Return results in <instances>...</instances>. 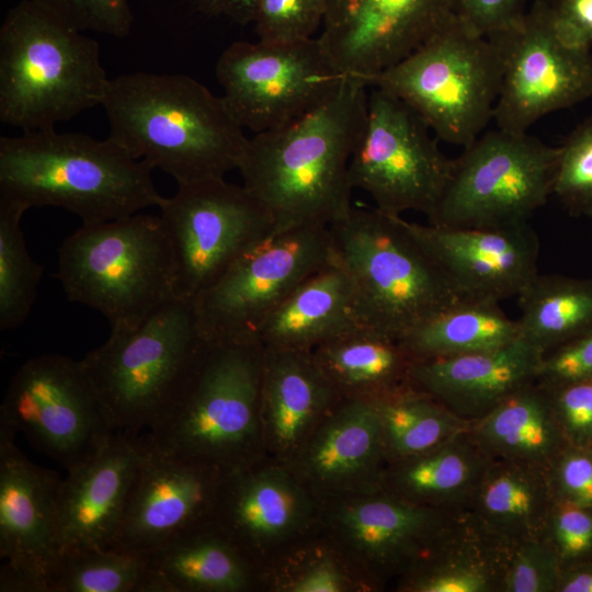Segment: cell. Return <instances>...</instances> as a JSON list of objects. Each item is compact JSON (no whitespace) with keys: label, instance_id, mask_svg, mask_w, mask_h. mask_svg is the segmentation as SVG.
<instances>
[{"label":"cell","instance_id":"6da1fadb","mask_svg":"<svg viewBox=\"0 0 592 592\" xmlns=\"http://www.w3.org/2000/svg\"><path fill=\"white\" fill-rule=\"evenodd\" d=\"M366 88L349 77L315 111L248 139L238 170L269 213L273 235L329 227L351 210L349 163L366 124Z\"/></svg>","mask_w":592,"mask_h":592},{"label":"cell","instance_id":"7a4b0ae2","mask_svg":"<svg viewBox=\"0 0 592 592\" xmlns=\"http://www.w3.org/2000/svg\"><path fill=\"white\" fill-rule=\"evenodd\" d=\"M102 106L107 137L178 184L225 178L249 139L223 98L183 73L119 75Z\"/></svg>","mask_w":592,"mask_h":592},{"label":"cell","instance_id":"3957f363","mask_svg":"<svg viewBox=\"0 0 592 592\" xmlns=\"http://www.w3.org/2000/svg\"><path fill=\"white\" fill-rule=\"evenodd\" d=\"M151 172L110 137L48 128L0 138V198L60 207L83 225L158 207Z\"/></svg>","mask_w":592,"mask_h":592},{"label":"cell","instance_id":"277c9868","mask_svg":"<svg viewBox=\"0 0 592 592\" xmlns=\"http://www.w3.org/2000/svg\"><path fill=\"white\" fill-rule=\"evenodd\" d=\"M110 78L93 38L27 1L0 27V121L22 132L55 128L103 104Z\"/></svg>","mask_w":592,"mask_h":592},{"label":"cell","instance_id":"5b68a950","mask_svg":"<svg viewBox=\"0 0 592 592\" xmlns=\"http://www.w3.org/2000/svg\"><path fill=\"white\" fill-rule=\"evenodd\" d=\"M329 230L362 327L399 340L463 300L401 216L352 206Z\"/></svg>","mask_w":592,"mask_h":592},{"label":"cell","instance_id":"8992f818","mask_svg":"<svg viewBox=\"0 0 592 592\" xmlns=\"http://www.w3.org/2000/svg\"><path fill=\"white\" fill-rule=\"evenodd\" d=\"M207 341L194 301L175 297L79 362L112 429L146 433L173 407Z\"/></svg>","mask_w":592,"mask_h":592},{"label":"cell","instance_id":"52a82bcc","mask_svg":"<svg viewBox=\"0 0 592 592\" xmlns=\"http://www.w3.org/2000/svg\"><path fill=\"white\" fill-rule=\"evenodd\" d=\"M264 345L209 340L180 397L145 433L158 449L221 470L263 455L261 387Z\"/></svg>","mask_w":592,"mask_h":592},{"label":"cell","instance_id":"ba28073f","mask_svg":"<svg viewBox=\"0 0 592 592\" xmlns=\"http://www.w3.org/2000/svg\"><path fill=\"white\" fill-rule=\"evenodd\" d=\"M68 299L100 311L111 332L133 329L175 298L171 247L159 215L83 225L58 249Z\"/></svg>","mask_w":592,"mask_h":592},{"label":"cell","instance_id":"9c48e42d","mask_svg":"<svg viewBox=\"0 0 592 592\" xmlns=\"http://www.w3.org/2000/svg\"><path fill=\"white\" fill-rule=\"evenodd\" d=\"M501 76L496 41L453 15L411 54L371 78L367 87L407 103L439 140L466 147L493 119Z\"/></svg>","mask_w":592,"mask_h":592},{"label":"cell","instance_id":"30bf717a","mask_svg":"<svg viewBox=\"0 0 592 592\" xmlns=\"http://www.w3.org/2000/svg\"><path fill=\"white\" fill-rule=\"evenodd\" d=\"M559 146L501 128L477 137L453 167L429 224L503 228L527 224L553 194Z\"/></svg>","mask_w":592,"mask_h":592},{"label":"cell","instance_id":"8fae6325","mask_svg":"<svg viewBox=\"0 0 592 592\" xmlns=\"http://www.w3.org/2000/svg\"><path fill=\"white\" fill-rule=\"evenodd\" d=\"M319 501L320 532L377 590L396 588L473 525L467 512L418 504L383 487Z\"/></svg>","mask_w":592,"mask_h":592},{"label":"cell","instance_id":"7c38bea8","mask_svg":"<svg viewBox=\"0 0 592 592\" xmlns=\"http://www.w3.org/2000/svg\"><path fill=\"white\" fill-rule=\"evenodd\" d=\"M232 117L254 134L283 128L329 101L346 78L318 38L292 43L238 41L215 67Z\"/></svg>","mask_w":592,"mask_h":592},{"label":"cell","instance_id":"4fadbf2b","mask_svg":"<svg viewBox=\"0 0 592 592\" xmlns=\"http://www.w3.org/2000/svg\"><path fill=\"white\" fill-rule=\"evenodd\" d=\"M158 208L173 257L175 297L191 301L273 235L264 206L243 185L225 178L178 184Z\"/></svg>","mask_w":592,"mask_h":592},{"label":"cell","instance_id":"5bb4252c","mask_svg":"<svg viewBox=\"0 0 592 592\" xmlns=\"http://www.w3.org/2000/svg\"><path fill=\"white\" fill-rule=\"evenodd\" d=\"M430 132L407 103L373 87L364 133L349 163L351 186L368 193L388 215L414 210L429 217L453 167Z\"/></svg>","mask_w":592,"mask_h":592},{"label":"cell","instance_id":"9a60e30c","mask_svg":"<svg viewBox=\"0 0 592 592\" xmlns=\"http://www.w3.org/2000/svg\"><path fill=\"white\" fill-rule=\"evenodd\" d=\"M331 259L329 227H301L265 238L194 300L203 334L216 341H260L269 317Z\"/></svg>","mask_w":592,"mask_h":592},{"label":"cell","instance_id":"2e32d148","mask_svg":"<svg viewBox=\"0 0 592 592\" xmlns=\"http://www.w3.org/2000/svg\"><path fill=\"white\" fill-rule=\"evenodd\" d=\"M0 428L23 433L67 473L92 458L116 433L80 362L57 354L30 358L15 372L0 407Z\"/></svg>","mask_w":592,"mask_h":592},{"label":"cell","instance_id":"e0dca14e","mask_svg":"<svg viewBox=\"0 0 592 592\" xmlns=\"http://www.w3.org/2000/svg\"><path fill=\"white\" fill-rule=\"evenodd\" d=\"M502 76L494 107L497 127L526 133L543 116L592 95V54L558 35L547 0H538L503 32L490 36Z\"/></svg>","mask_w":592,"mask_h":592},{"label":"cell","instance_id":"ac0fdd59","mask_svg":"<svg viewBox=\"0 0 592 592\" xmlns=\"http://www.w3.org/2000/svg\"><path fill=\"white\" fill-rule=\"evenodd\" d=\"M212 524L261 571L319 531L320 501L277 459L224 470Z\"/></svg>","mask_w":592,"mask_h":592},{"label":"cell","instance_id":"d6986e66","mask_svg":"<svg viewBox=\"0 0 592 592\" xmlns=\"http://www.w3.org/2000/svg\"><path fill=\"white\" fill-rule=\"evenodd\" d=\"M0 428L1 592H46L59 557L55 471L32 463Z\"/></svg>","mask_w":592,"mask_h":592},{"label":"cell","instance_id":"ffe728a7","mask_svg":"<svg viewBox=\"0 0 592 592\" xmlns=\"http://www.w3.org/2000/svg\"><path fill=\"white\" fill-rule=\"evenodd\" d=\"M145 440V456L111 547L150 555L212 522L224 470Z\"/></svg>","mask_w":592,"mask_h":592},{"label":"cell","instance_id":"44dd1931","mask_svg":"<svg viewBox=\"0 0 592 592\" xmlns=\"http://www.w3.org/2000/svg\"><path fill=\"white\" fill-rule=\"evenodd\" d=\"M453 15V0H326L318 39L341 73L367 86Z\"/></svg>","mask_w":592,"mask_h":592},{"label":"cell","instance_id":"7402d4cb","mask_svg":"<svg viewBox=\"0 0 592 592\" xmlns=\"http://www.w3.org/2000/svg\"><path fill=\"white\" fill-rule=\"evenodd\" d=\"M463 300L499 303L517 297L538 273L539 240L523 224L460 228L406 220Z\"/></svg>","mask_w":592,"mask_h":592},{"label":"cell","instance_id":"603a6c76","mask_svg":"<svg viewBox=\"0 0 592 592\" xmlns=\"http://www.w3.org/2000/svg\"><path fill=\"white\" fill-rule=\"evenodd\" d=\"M146 452L144 435L116 432L92 458L60 481L59 554L111 547Z\"/></svg>","mask_w":592,"mask_h":592},{"label":"cell","instance_id":"cb8c5ba5","mask_svg":"<svg viewBox=\"0 0 592 592\" xmlns=\"http://www.w3.org/2000/svg\"><path fill=\"white\" fill-rule=\"evenodd\" d=\"M286 465L319 500L380 488L388 462L373 401L341 399Z\"/></svg>","mask_w":592,"mask_h":592},{"label":"cell","instance_id":"d4e9b609","mask_svg":"<svg viewBox=\"0 0 592 592\" xmlns=\"http://www.w3.org/2000/svg\"><path fill=\"white\" fill-rule=\"evenodd\" d=\"M543 355L520 337L491 351L414 361L410 384L470 424L537 382Z\"/></svg>","mask_w":592,"mask_h":592},{"label":"cell","instance_id":"484cf974","mask_svg":"<svg viewBox=\"0 0 592 592\" xmlns=\"http://www.w3.org/2000/svg\"><path fill=\"white\" fill-rule=\"evenodd\" d=\"M261 422L264 452L288 463L342 399L311 352L264 346Z\"/></svg>","mask_w":592,"mask_h":592},{"label":"cell","instance_id":"4316f807","mask_svg":"<svg viewBox=\"0 0 592 592\" xmlns=\"http://www.w3.org/2000/svg\"><path fill=\"white\" fill-rule=\"evenodd\" d=\"M554 502L548 467L492 459L467 513L482 535L510 548L545 536Z\"/></svg>","mask_w":592,"mask_h":592},{"label":"cell","instance_id":"83f0119b","mask_svg":"<svg viewBox=\"0 0 592 592\" xmlns=\"http://www.w3.org/2000/svg\"><path fill=\"white\" fill-rule=\"evenodd\" d=\"M148 556L149 592H248L260 572L212 522Z\"/></svg>","mask_w":592,"mask_h":592},{"label":"cell","instance_id":"f1b7e54d","mask_svg":"<svg viewBox=\"0 0 592 592\" xmlns=\"http://www.w3.org/2000/svg\"><path fill=\"white\" fill-rule=\"evenodd\" d=\"M360 327L350 280L331 259L276 308L260 330L259 340L265 348L311 352Z\"/></svg>","mask_w":592,"mask_h":592},{"label":"cell","instance_id":"f546056e","mask_svg":"<svg viewBox=\"0 0 592 592\" xmlns=\"http://www.w3.org/2000/svg\"><path fill=\"white\" fill-rule=\"evenodd\" d=\"M491 462L467 430L428 452L389 463L382 487L418 504L467 512Z\"/></svg>","mask_w":592,"mask_h":592},{"label":"cell","instance_id":"4dcf8cb0","mask_svg":"<svg viewBox=\"0 0 592 592\" xmlns=\"http://www.w3.org/2000/svg\"><path fill=\"white\" fill-rule=\"evenodd\" d=\"M342 399L374 400L410 384L414 360L396 339L360 327L311 351Z\"/></svg>","mask_w":592,"mask_h":592},{"label":"cell","instance_id":"1f68e13d","mask_svg":"<svg viewBox=\"0 0 592 592\" xmlns=\"http://www.w3.org/2000/svg\"><path fill=\"white\" fill-rule=\"evenodd\" d=\"M468 431L492 459L544 467L567 445L548 391L537 382L508 396Z\"/></svg>","mask_w":592,"mask_h":592},{"label":"cell","instance_id":"d6a6232c","mask_svg":"<svg viewBox=\"0 0 592 592\" xmlns=\"http://www.w3.org/2000/svg\"><path fill=\"white\" fill-rule=\"evenodd\" d=\"M520 337L517 320L509 318L499 303L462 300L398 341L420 361L491 351Z\"/></svg>","mask_w":592,"mask_h":592},{"label":"cell","instance_id":"836d02e7","mask_svg":"<svg viewBox=\"0 0 592 592\" xmlns=\"http://www.w3.org/2000/svg\"><path fill=\"white\" fill-rule=\"evenodd\" d=\"M517 300L521 338L544 354L592 327V280L537 273Z\"/></svg>","mask_w":592,"mask_h":592},{"label":"cell","instance_id":"e575fe53","mask_svg":"<svg viewBox=\"0 0 592 592\" xmlns=\"http://www.w3.org/2000/svg\"><path fill=\"white\" fill-rule=\"evenodd\" d=\"M371 401L388 464L428 452L469 429L468 422L412 385Z\"/></svg>","mask_w":592,"mask_h":592},{"label":"cell","instance_id":"d590c367","mask_svg":"<svg viewBox=\"0 0 592 592\" xmlns=\"http://www.w3.org/2000/svg\"><path fill=\"white\" fill-rule=\"evenodd\" d=\"M508 548L473 526L406 577L402 592H501Z\"/></svg>","mask_w":592,"mask_h":592},{"label":"cell","instance_id":"8d00e7d4","mask_svg":"<svg viewBox=\"0 0 592 592\" xmlns=\"http://www.w3.org/2000/svg\"><path fill=\"white\" fill-rule=\"evenodd\" d=\"M261 587L275 592H367L375 584L323 533L293 545L261 573Z\"/></svg>","mask_w":592,"mask_h":592},{"label":"cell","instance_id":"74e56055","mask_svg":"<svg viewBox=\"0 0 592 592\" xmlns=\"http://www.w3.org/2000/svg\"><path fill=\"white\" fill-rule=\"evenodd\" d=\"M148 556L113 547L64 551L46 592H149Z\"/></svg>","mask_w":592,"mask_h":592},{"label":"cell","instance_id":"f35d334b","mask_svg":"<svg viewBox=\"0 0 592 592\" xmlns=\"http://www.w3.org/2000/svg\"><path fill=\"white\" fill-rule=\"evenodd\" d=\"M27 210L0 198V329L21 326L31 312L43 266L30 255L20 227Z\"/></svg>","mask_w":592,"mask_h":592},{"label":"cell","instance_id":"ab89813d","mask_svg":"<svg viewBox=\"0 0 592 592\" xmlns=\"http://www.w3.org/2000/svg\"><path fill=\"white\" fill-rule=\"evenodd\" d=\"M553 194L574 216H592V116L559 146Z\"/></svg>","mask_w":592,"mask_h":592},{"label":"cell","instance_id":"60d3db41","mask_svg":"<svg viewBox=\"0 0 592 592\" xmlns=\"http://www.w3.org/2000/svg\"><path fill=\"white\" fill-rule=\"evenodd\" d=\"M562 567L545 537L508 549L501 592H557Z\"/></svg>","mask_w":592,"mask_h":592},{"label":"cell","instance_id":"b9f144b4","mask_svg":"<svg viewBox=\"0 0 592 592\" xmlns=\"http://www.w3.org/2000/svg\"><path fill=\"white\" fill-rule=\"evenodd\" d=\"M326 0H258L254 31L265 43H292L312 37L323 23Z\"/></svg>","mask_w":592,"mask_h":592},{"label":"cell","instance_id":"7bdbcfd3","mask_svg":"<svg viewBox=\"0 0 592 592\" xmlns=\"http://www.w3.org/2000/svg\"><path fill=\"white\" fill-rule=\"evenodd\" d=\"M73 29L125 37L133 24L129 0H27Z\"/></svg>","mask_w":592,"mask_h":592},{"label":"cell","instance_id":"ee69618b","mask_svg":"<svg viewBox=\"0 0 592 592\" xmlns=\"http://www.w3.org/2000/svg\"><path fill=\"white\" fill-rule=\"evenodd\" d=\"M562 569L592 560V509L555 500L544 536Z\"/></svg>","mask_w":592,"mask_h":592},{"label":"cell","instance_id":"f6af8a7d","mask_svg":"<svg viewBox=\"0 0 592 592\" xmlns=\"http://www.w3.org/2000/svg\"><path fill=\"white\" fill-rule=\"evenodd\" d=\"M544 387L567 444L592 448V379Z\"/></svg>","mask_w":592,"mask_h":592},{"label":"cell","instance_id":"bcb514c9","mask_svg":"<svg viewBox=\"0 0 592 592\" xmlns=\"http://www.w3.org/2000/svg\"><path fill=\"white\" fill-rule=\"evenodd\" d=\"M555 500L592 509V448L567 444L548 466Z\"/></svg>","mask_w":592,"mask_h":592},{"label":"cell","instance_id":"7dc6e473","mask_svg":"<svg viewBox=\"0 0 592 592\" xmlns=\"http://www.w3.org/2000/svg\"><path fill=\"white\" fill-rule=\"evenodd\" d=\"M592 379V327L543 355L537 383L551 387Z\"/></svg>","mask_w":592,"mask_h":592},{"label":"cell","instance_id":"c3c4849f","mask_svg":"<svg viewBox=\"0 0 592 592\" xmlns=\"http://www.w3.org/2000/svg\"><path fill=\"white\" fill-rule=\"evenodd\" d=\"M525 5L526 0H453V14L470 31L490 37L519 21Z\"/></svg>","mask_w":592,"mask_h":592},{"label":"cell","instance_id":"681fc988","mask_svg":"<svg viewBox=\"0 0 592 592\" xmlns=\"http://www.w3.org/2000/svg\"><path fill=\"white\" fill-rule=\"evenodd\" d=\"M560 38L576 47H592V0H547Z\"/></svg>","mask_w":592,"mask_h":592},{"label":"cell","instance_id":"f907efd6","mask_svg":"<svg viewBox=\"0 0 592 592\" xmlns=\"http://www.w3.org/2000/svg\"><path fill=\"white\" fill-rule=\"evenodd\" d=\"M197 11L210 16H226L239 24L253 23L258 0H187Z\"/></svg>","mask_w":592,"mask_h":592},{"label":"cell","instance_id":"816d5d0a","mask_svg":"<svg viewBox=\"0 0 592 592\" xmlns=\"http://www.w3.org/2000/svg\"><path fill=\"white\" fill-rule=\"evenodd\" d=\"M557 592H592V560L563 568Z\"/></svg>","mask_w":592,"mask_h":592}]
</instances>
